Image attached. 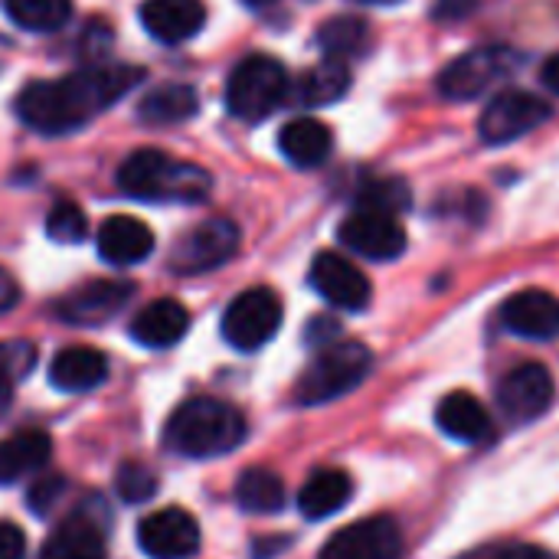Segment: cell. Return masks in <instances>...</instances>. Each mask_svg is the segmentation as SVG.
Segmentation results:
<instances>
[{
  "mask_svg": "<svg viewBox=\"0 0 559 559\" xmlns=\"http://www.w3.org/2000/svg\"><path fill=\"white\" fill-rule=\"evenodd\" d=\"M164 442L183 459H219L246 442V416L223 400L197 396L170 413Z\"/></svg>",
  "mask_w": 559,
  "mask_h": 559,
  "instance_id": "obj_3",
  "label": "cell"
},
{
  "mask_svg": "<svg viewBox=\"0 0 559 559\" xmlns=\"http://www.w3.org/2000/svg\"><path fill=\"white\" fill-rule=\"evenodd\" d=\"M98 252L111 265H134L154 252V233L138 216H108L98 229Z\"/></svg>",
  "mask_w": 559,
  "mask_h": 559,
  "instance_id": "obj_19",
  "label": "cell"
},
{
  "mask_svg": "<svg viewBox=\"0 0 559 559\" xmlns=\"http://www.w3.org/2000/svg\"><path fill=\"white\" fill-rule=\"evenodd\" d=\"M282 328V298L272 288H249L236 295L223 314V337L229 347L252 354L265 347Z\"/></svg>",
  "mask_w": 559,
  "mask_h": 559,
  "instance_id": "obj_6",
  "label": "cell"
},
{
  "mask_svg": "<svg viewBox=\"0 0 559 559\" xmlns=\"http://www.w3.org/2000/svg\"><path fill=\"white\" fill-rule=\"evenodd\" d=\"M373 370V354L357 341H334L318 350L295 383L298 406H324L354 393Z\"/></svg>",
  "mask_w": 559,
  "mask_h": 559,
  "instance_id": "obj_4",
  "label": "cell"
},
{
  "mask_svg": "<svg viewBox=\"0 0 559 559\" xmlns=\"http://www.w3.org/2000/svg\"><path fill=\"white\" fill-rule=\"evenodd\" d=\"M331 147H334V134L318 118H295V121H288L278 131V151L295 167H318V164H324Z\"/></svg>",
  "mask_w": 559,
  "mask_h": 559,
  "instance_id": "obj_22",
  "label": "cell"
},
{
  "mask_svg": "<svg viewBox=\"0 0 559 559\" xmlns=\"http://www.w3.org/2000/svg\"><path fill=\"white\" fill-rule=\"evenodd\" d=\"M288 95V72L272 56H246L226 82V108L242 121L269 118Z\"/></svg>",
  "mask_w": 559,
  "mask_h": 559,
  "instance_id": "obj_5",
  "label": "cell"
},
{
  "mask_svg": "<svg viewBox=\"0 0 559 559\" xmlns=\"http://www.w3.org/2000/svg\"><path fill=\"white\" fill-rule=\"evenodd\" d=\"M118 190L144 203H200L213 190V177L200 164H187L157 147L131 151L118 167Z\"/></svg>",
  "mask_w": 559,
  "mask_h": 559,
  "instance_id": "obj_2",
  "label": "cell"
},
{
  "mask_svg": "<svg viewBox=\"0 0 559 559\" xmlns=\"http://www.w3.org/2000/svg\"><path fill=\"white\" fill-rule=\"evenodd\" d=\"M134 295V285L128 282H88L56 301V314L79 328H95L111 321Z\"/></svg>",
  "mask_w": 559,
  "mask_h": 559,
  "instance_id": "obj_16",
  "label": "cell"
},
{
  "mask_svg": "<svg viewBox=\"0 0 559 559\" xmlns=\"http://www.w3.org/2000/svg\"><path fill=\"white\" fill-rule=\"evenodd\" d=\"M311 285L328 305H334L341 311H364L370 305V295H373L370 278L350 259H344L337 252H321L314 259Z\"/></svg>",
  "mask_w": 559,
  "mask_h": 559,
  "instance_id": "obj_14",
  "label": "cell"
},
{
  "mask_svg": "<svg viewBox=\"0 0 559 559\" xmlns=\"http://www.w3.org/2000/svg\"><path fill=\"white\" fill-rule=\"evenodd\" d=\"M197 108H200V98H197V88L193 85H187V82H167V85L151 88L141 98L138 118L147 121V124H177V121L193 118Z\"/></svg>",
  "mask_w": 559,
  "mask_h": 559,
  "instance_id": "obj_26",
  "label": "cell"
},
{
  "mask_svg": "<svg viewBox=\"0 0 559 559\" xmlns=\"http://www.w3.org/2000/svg\"><path fill=\"white\" fill-rule=\"evenodd\" d=\"M141 23L160 43H183L203 29L206 7L203 0H144Z\"/></svg>",
  "mask_w": 559,
  "mask_h": 559,
  "instance_id": "obj_18",
  "label": "cell"
},
{
  "mask_svg": "<svg viewBox=\"0 0 559 559\" xmlns=\"http://www.w3.org/2000/svg\"><path fill=\"white\" fill-rule=\"evenodd\" d=\"M403 531L393 518H367L337 531L318 559H400Z\"/></svg>",
  "mask_w": 559,
  "mask_h": 559,
  "instance_id": "obj_12",
  "label": "cell"
},
{
  "mask_svg": "<svg viewBox=\"0 0 559 559\" xmlns=\"http://www.w3.org/2000/svg\"><path fill=\"white\" fill-rule=\"evenodd\" d=\"M318 46L324 49V59H354L360 52H367L370 46V29L360 16H334L321 26L318 33Z\"/></svg>",
  "mask_w": 559,
  "mask_h": 559,
  "instance_id": "obj_29",
  "label": "cell"
},
{
  "mask_svg": "<svg viewBox=\"0 0 559 559\" xmlns=\"http://www.w3.org/2000/svg\"><path fill=\"white\" fill-rule=\"evenodd\" d=\"M115 488H118L121 501H128V504H144V501H151V498H154V491H157V478H154V472H151V468L138 465V462H128V465H121V468H118Z\"/></svg>",
  "mask_w": 559,
  "mask_h": 559,
  "instance_id": "obj_34",
  "label": "cell"
},
{
  "mask_svg": "<svg viewBox=\"0 0 559 559\" xmlns=\"http://www.w3.org/2000/svg\"><path fill=\"white\" fill-rule=\"evenodd\" d=\"M518 56L508 46H478L459 59H452L439 75V92L455 102H468L485 95L498 79L514 69Z\"/></svg>",
  "mask_w": 559,
  "mask_h": 559,
  "instance_id": "obj_8",
  "label": "cell"
},
{
  "mask_svg": "<svg viewBox=\"0 0 559 559\" xmlns=\"http://www.w3.org/2000/svg\"><path fill=\"white\" fill-rule=\"evenodd\" d=\"M236 501L246 514H278L285 508V481L269 468H246L236 481Z\"/></svg>",
  "mask_w": 559,
  "mask_h": 559,
  "instance_id": "obj_27",
  "label": "cell"
},
{
  "mask_svg": "<svg viewBox=\"0 0 559 559\" xmlns=\"http://www.w3.org/2000/svg\"><path fill=\"white\" fill-rule=\"evenodd\" d=\"M62 495H66V478H62V475H52V478H39V481L29 488L26 501H29V508H33L36 518H46V514L59 504Z\"/></svg>",
  "mask_w": 559,
  "mask_h": 559,
  "instance_id": "obj_35",
  "label": "cell"
},
{
  "mask_svg": "<svg viewBox=\"0 0 559 559\" xmlns=\"http://www.w3.org/2000/svg\"><path fill=\"white\" fill-rule=\"evenodd\" d=\"M364 3H400V0H364Z\"/></svg>",
  "mask_w": 559,
  "mask_h": 559,
  "instance_id": "obj_42",
  "label": "cell"
},
{
  "mask_svg": "<svg viewBox=\"0 0 559 559\" xmlns=\"http://www.w3.org/2000/svg\"><path fill=\"white\" fill-rule=\"evenodd\" d=\"M481 559H557L550 557L547 550L534 547V544H501L495 550H488Z\"/></svg>",
  "mask_w": 559,
  "mask_h": 559,
  "instance_id": "obj_37",
  "label": "cell"
},
{
  "mask_svg": "<svg viewBox=\"0 0 559 559\" xmlns=\"http://www.w3.org/2000/svg\"><path fill=\"white\" fill-rule=\"evenodd\" d=\"M547 118H550V105L540 95L527 88H504L485 105L478 131L485 144H511L537 131Z\"/></svg>",
  "mask_w": 559,
  "mask_h": 559,
  "instance_id": "obj_7",
  "label": "cell"
},
{
  "mask_svg": "<svg viewBox=\"0 0 559 559\" xmlns=\"http://www.w3.org/2000/svg\"><path fill=\"white\" fill-rule=\"evenodd\" d=\"M52 442L46 432H16L0 442V485H13L33 472H39L49 462Z\"/></svg>",
  "mask_w": 559,
  "mask_h": 559,
  "instance_id": "obj_24",
  "label": "cell"
},
{
  "mask_svg": "<svg viewBox=\"0 0 559 559\" xmlns=\"http://www.w3.org/2000/svg\"><path fill=\"white\" fill-rule=\"evenodd\" d=\"M187 328H190L187 308L174 298H160L138 311V318L131 321V337L141 347L164 350V347H174L187 334Z\"/></svg>",
  "mask_w": 559,
  "mask_h": 559,
  "instance_id": "obj_20",
  "label": "cell"
},
{
  "mask_svg": "<svg viewBox=\"0 0 559 559\" xmlns=\"http://www.w3.org/2000/svg\"><path fill=\"white\" fill-rule=\"evenodd\" d=\"M436 423L462 445H488L495 439V419L472 393H449L436 409Z\"/></svg>",
  "mask_w": 559,
  "mask_h": 559,
  "instance_id": "obj_17",
  "label": "cell"
},
{
  "mask_svg": "<svg viewBox=\"0 0 559 559\" xmlns=\"http://www.w3.org/2000/svg\"><path fill=\"white\" fill-rule=\"evenodd\" d=\"M341 242L373 262H393L406 252V229L400 226V216L380 213V210H364L357 206L337 229Z\"/></svg>",
  "mask_w": 559,
  "mask_h": 559,
  "instance_id": "obj_10",
  "label": "cell"
},
{
  "mask_svg": "<svg viewBox=\"0 0 559 559\" xmlns=\"http://www.w3.org/2000/svg\"><path fill=\"white\" fill-rule=\"evenodd\" d=\"M7 16L33 33H52L72 16V0H3Z\"/></svg>",
  "mask_w": 559,
  "mask_h": 559,
  "instance_id": "obj_30",
  "label": "cell"
},
{
  "mask_svg": "<svg viewBox=\"0 0 559 559\" xmlns=\"http://www.w3.org/2000/svg\"><path fill=\"white\" fill-rule=\"evenodd\" d=\"M108 377V360L95 347H66L49 367V383L62 393H85L102 386Z\"/></svg>",
  "mask_w": 559,
  "mask_h": 559,
  "instance_id": "obj_21",
  "label": "cell"
},
{
  "mask_svg": "<svg viewBox=\"0 0 559 559\" xmlns=\"http://www.w3.org/2000/svg\"><path fill=\"white\" fill-rule=\"evenodd\" d=\"M501 328L524 341H557L559 298L544 288H524L501 305Z\"/></svg>",
  "mask_w": 559,
  "mask_h": 559,
  "instance_id": "obj_15",
  "label": "cell"
},
{
  "mask_svg": "<svg viewBox=\"0 0 559 559\" xmlns=\"http://www.w3.org/2000/svg\"><path fill=\"white\" fill-rule=\"evenodd\" d=\"M239 249V229L229 219H206L177 239L170 252V269L177 275H200L229 262Z\"/></svg>",
  "mask_w": 559,
  "mask_h": 559,
  "instance_id": "obj_9",
  "label": "cell"
},
{
  "mask_svg": "<svg viewBox=\"0 0 559 559\" xmlns=\"http://www.w3.org/2000/svg\"><path fill=\"white\" fill-rule=\"evenodd\" d=\"M354 495V481L347 472L341 468H321L314 472L298 495V508L308 521H324L331 514H337Z\"/></svg>",
  "mask_w": 559,
  "mask_h": 559,
  "instance_id": "obj_23",
  "label": "cell"
},
{
  "mask_svg": "<svg viewBox=\"0 0 559 559\" xmlns=\"http://www.w3.org/2000/svg\"><path fill=\"white\" fill-rule=\"evenodd\" d=\"M544 85H547L554 95H559V52H554V56L544 62Z\"/></svg>",
  "mask_w": 559,
  "mask_h": 559,
  "instance_id": "obj_40",
  "label": "cell"
},
{
  "mask_svg": "<svg viewBox=\"0 0 559 559\" xmlns=\"http://www.w3.org/2000/svg\"><path fill=\"white\" fill-rule=\"evenodd\" d=\"M26 554V537L16 524L0 521V559H23Z\"/></svg>",
  "mask_w": 559,
  "mask_h": 559,
  "instance_id": "obj_36",
  "label": "cell"
},
{
  "mask_svg": "<svg viewBox=\"0 0 559 559\" xmlns=\"http://www.w3.org/2000/svg\"><path fill=\"white\" fill-rule=\"evenodd\" d=\"M138 544L151 559H190L200 550V524L183 508H164L141 521Z\"/></svg>",
  "mask_w": 559,
  "mask_h": 559,
  "instance_id": "obj_13",
  "label": "cell"
},
{
  "mask_svg": "<svg viewBox=\"0 0 559 559\" xmlns=\"http://www.w3.org/2000/svg\"><path fill=\"white\" fill-rule=\"evenodd\" d=\"M29 367H33V347L29 344H20V341L0 344V409L10 403L13 383L23 373H29Z\"/></svg>",
  "mask_w": 559,
  "mask_h": 559,
  "instance_id": "obj_33",
  "label": "cell"
},
{
  "mask_svg": "<svg viewBox=\"0 0 559 559\" xmlns=\"http://www.w3.org/2000/svg\"><path fill=\"white\" fill-rule=\"evenodd\" d=\"M249 7H265V3H275V0H246Z\"/></svg>",
  "mask_w": 559,
  "mask_h": 559,
  "instance_id": "obj_41",
  "label": "cell"
},
{
  "mask_svg": "<svg viewBox=\"0 0 559 559\" xmlns=\"http://www.w3.org/2000/svg\"><path fill=\"white\" fill-rule=\"evenodd\" d=\"M144 79L138 66H88L49 82H29L20 88L13 111L39 134H69L111 108Z\"/></svg>",
  "mask_w": 559,
  "mask_h": 559,
  "instance_id": "obj_1",
  "label": "cell"
},
{
  "mask_svg": "<svg viewBox=\"0 0 559 559\" xmlns=\"http://www.w3.org/2000/svg\"><path fill=\"white\" fill-rule=\"evenodd\" d=\"M557 400L554 373L544 364H521L498 383V406L511 423L540 419Z\"/></svg>",
  "mask_w": 559,
  "mask_h": 559,
  "instance_id": "obj_11",
  "label": "cell"
},
{
  "mask_svg": "<svg viewBox=\"0 0 559 559\" xmlns=\"http://www.w3.org/2000/svg\"><path fill=\"white\" fill-rule=\"evenodd\" d=\"M478 7V0H436V10H432V16L436 20H462V16H468L472 10Z\"/></svg>",
  "mask_w": 559,
  "mask_h": 559,
  "instance_id": "obj_38",
  "label": "cell"
},
{
  "mask_svg": "<svg viewBox=\"0 0 559 559\" xmlns=\"http://www.w3.org/2000/svg\"><path fill=\"white\" fill-rule=\"evenodd\" d=\"M20 301V285L13 282V275L7 269H0V314L10 311Z\"/></svg>",
  "mask_w": 559,
  "mask_h": 559,
  "instance_id": "obj_39",
  "label": "cell"
},
{
  "mask_svg": "<svg viewBox=\"0 0 559 559\" xmlns=\"http://www.w3.org/2000/svg\"><path fill=\"white\" fill-rule=\"evenodd\" d=\"M350 88V69L341 59H324L298 79V98L305 105H331Z\"/></svg>",
  "mask_w": 559,
  "mask_h": 559,
  "instance_id": "obj_28",
  "label": "cell"
},
{
  "mask_svg": "<svg viewBox=\"0 0 559 559\" xmlns=\"http://www.w3.org/2000/svg\"><path fill=\"white\" fill-rule=\"evenodd\" d=\"M413 203V193L403 180H370L360 197H357V206L364 210H380V213H393L400 216L403 210H409Z\"/></svg>",
  "mask_w": 559,
  "mask_h": 559,
  "instance_id": "obj_31",
  "label": "cell"
},
{
  "mask_svg": "<svg viewBox=\"0 0 559 559\" xmlns=\"http://www.w3.org/2000/svg\"><path fill=\"white\" fill-rule=\"evenodd\" d=\"M39 559H105L102 531L85 514H72L52 531Z\"/></svg>",
  "mask_w": 559,
  "mask_h": 559,
  "instance_id": "obj_25",
  "label": "cell"
},
{
  "mask_svg": "<svg viewBox=\"0 0 559 559\" xmlns=\"http://www.w3.org/2000/svg\"><path fill=\"white\" fill-rule=\"evenodd\" d=\"M46 233H49V239H56L62 246L82 242L85 233H88V223H85L82 206H75L72 200H59L49 210V216H46Z\"/></svg>",
  "mask_w": 559,
  "mask_h": 559,
  "instance_id": "obj_32",
  "label": "cell"
}]
</instances>
